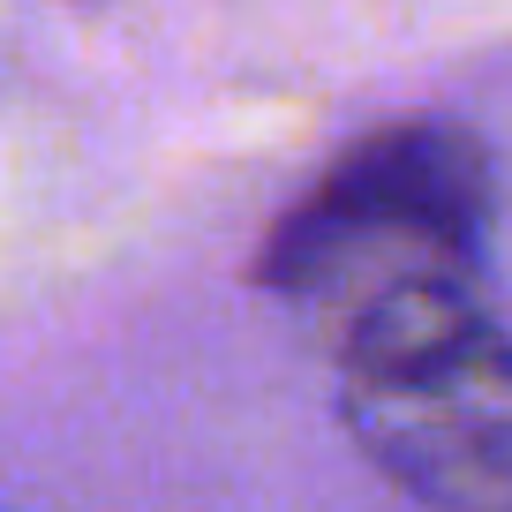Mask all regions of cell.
<instances>
[{"instance_id":"1","label":"cell","mask_w":512,"mask_h":512,"mask_svg":"<svg viewBox=\"0 0 512 512\" xmlns=\"http://www.w3.org/2000/svg\"><path fill=\"white\" fill-rule=\"evenodd\" d=\"M490 151L452 121H400L339 151L332 174L272 226L256 287L317 317L324 347L362 354L415 324L482 309Z\"/></svg>"},{"instance_id":"2","label":"cell","mask_w":512,"mask_h":512,"mask_svg":"<svg viewBox=\"0 0 512 512\" xmlns=\"http://www.w3.org/2000/svg\"><path fill=\"white\" fill-rule=\"evenodd\" d=\"M339 415L392 490L437 512H512V339L490 302L339 362Z\"/></svg>"}]
</instances>
